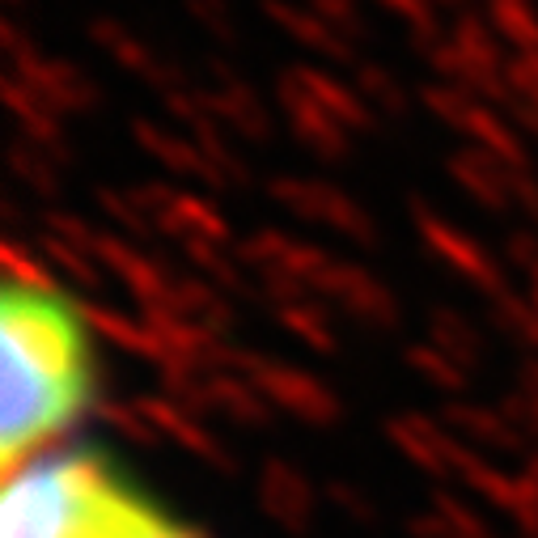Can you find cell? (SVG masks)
<instances>
[{
  "label": "cell",
  "mask_w": 538,
  "mask_h": 538,
  "mask_svg": "<svg viewBox=\"0 0 538 538\" xmlns=\"http://www.w3.org/2000/svg\"><path fill=\"white\" fill-rule=\"evenodd\" d=\"M0 462L17 471L47 454L94 390V352L81 314L39 280L9 276L0 297Z\"/></svg>",
  "instance_id": "obj_1"
},
{
  "label": "cell",
  "mask_w": 538,
  "mask_h": 538,
  "mask_svg": "<svg viewBox=\"0 0 538 538\" xmlns=\"http://www.w3.org/2000/svg\"><path fill=\"white\" fill-rule=\"evenodd\" d=\"M132 488L94 454H39L5 471L0 538H102Z\"/></svg>",
  "instance_id": "obj_2"
},
{
  "label": "cell",
  "mask_w": 538,
  "mask_h": 538,
  "mask_svg": "<svg viewBox=\"0 0 538 538\" xmlns=\"http://www.w3.org/2000/svg\"><path fill=\"white\" fill-rule=\"evenodd\" d=\"M102 538H200V534L187 530L183 522H174V517L153 509L145 496L132 492V500L119 509L115 522L102 530Z\"/></svg>",
  "instance_id": "obj_3"
}]
</instances>
